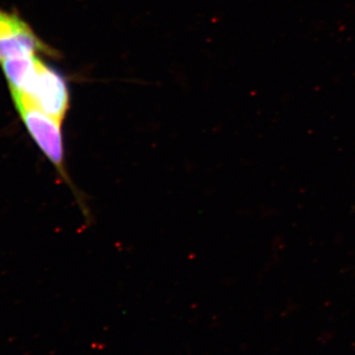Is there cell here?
<instances>
[{
  "mask_svg": "<svg viewBox=\"0 0 355 355\" xmlns=\"http://www.w3.org/2000/svg\"><path fill=\"white\" fill-rule=\"evenodd\" d=\"M15 108L19 114L21 120L24 123L26 130L31 135L32 139L39 147L42 153L55 168L58 174L62 177L65 184L71 189L72 193L78 200L80 209L86 214V207L83 198L77 193L73 184L70 181L69 173L65 164V150L64 137H62V123L53 116L36 108L24 99L16 94H11Z\"/></svg>",
  "mask_w": 355,
  "mask_h": 355,
  "instance_id": "6da1fadb",
  "label": "cell"
},
{
  "mask_svg": "<svg viewBox=\"0 0 355 355\" xmlns=\"http://www.w3.org/2000/svg\"><path fill=\"white\" fill-rule=\"evenodd\" d=\"M11 94H16L64 123L69 109V94L62 76L55 70L44 64L39 58L27 72L19 87L12 89Z\"/></svg>",
  "mask_w": 355,
  "mask_h": 355,
  "instance_id": "7a4b0ae2",
  "label": "cell"
},
{
  "mask_svg": "<svg viewBox=\"0 0 355 355\" xmlns=\"http://www.w3.org/2000/svg\"><path fill=\"white\" fill-rule=\"evenodd\" d=\"M41 53H49V49L32 28L17 14L0 8V62Z\"/></svg>",
  "mask_w": 355,
  "mask_h": 355,
  "instance_id": "3957f363",
  "label": "cell"
}]
</instances>
